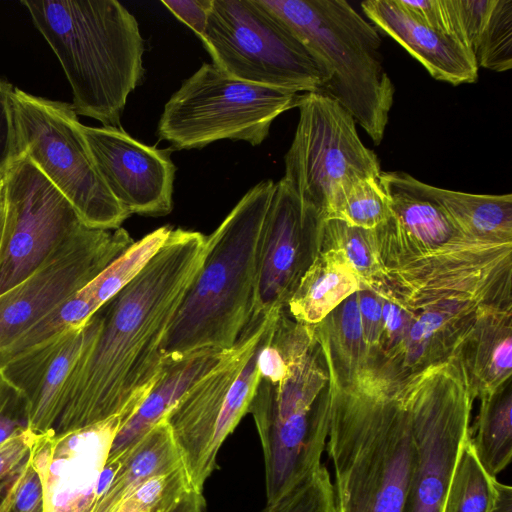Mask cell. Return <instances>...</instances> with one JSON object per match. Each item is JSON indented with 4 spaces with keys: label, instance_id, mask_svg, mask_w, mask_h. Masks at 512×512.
<instances>
[{
    "label": "cell",
    "instance_id": "1",
    "mask_svg": "<svg viewBox=\"0 0 512 512\" xmlns=\"http://www.w3.org/2000/svg\"><path fill=\"white\" fill-rule=\"evenodd\" d=\"M205 249L200 232L172 229L142 270L99 308L101 327L64 383L54 434L103 421L150 391L162 368L163 339Z\"/></svg>",
    "mask_w": 512,
    "mask_h": 512
},
{
    "label": "cell",
    "instance_id": "2",
    "mask_svg": "<svg viewBox=\"0 0 512 512\" xmlns=\"http://www.w3.org/2000/svg\"><path fill=\"white\" fill-rule=\"evenodd\" d=\"M58 58L77 115L120 127L129 94L144 75L136 18L116 0H22Z\"/></svg>",
    "mask_w": 512,
    "mask_h": 512
},
{
    "label": "cell",
    "instance_id": "3",
    "mask_svg": "<svg viewBox=\"0 0 512 512\" xmlns=\"http://www.w3.org/2000/svg\"><path fill=\"white\" fill-rule=\"evenodd\" d=\"M275 183L251 188L206 237L201 266L174 314L162 358L231 349L253 313L260 239Z\"/></svg>",
    "mask_w": 512,
    "mask_h": 512
},
{
    "label": "cell",
    "instance_id": "4",
    "mask_svg": "<svg viewBox=\"0 0 512 512\" xmlns=\"http://www.w3.org/2000/svg\"><path fill=\"white\" fill-rule=\"evenodd\" d=\"M300 41L322 72L319 93L336 100L379 145L394 86L379 51L381 39L344 0H259Z\"/></svg>",
    "mask_w": 512,
    "mask_h": 512
},
{
    "label": "cell",
    "instance_id": "5",
    "mask_svg": "<svg viewBox=\"0 0 512 512\" xmlns=\"http://www.w3.org/2000/svg\"><path fill=\"white\" fill-rule=\"evenodd\" d=\"M328 437L337 512H402L414 455L412 404L335 405Z\"/></svg>",
    "mask_w": 512,
    "mask_h": 512
},
{
    "label": "cell",
    "instance_id": "6",
    "mask_svg": "<svg viewBox=\"0 0 512 512\" xmlns=\"http://www.w3.org/2000/svg\"><path fill=\"white\" fill-rule=\"evenodd\" d=\"M270 342L283 355L287 372L275 382L259 377L248 408L263 450L267 503L321 466L331 412L316 404L317 385L304 358L301 329L278 327Z\"/></svg>",
    "mask_w": 512,
    "mask_h": 512
},
{
    "label": "cell",
    "instance_id": "7",
    "mask_svg": "<svg viewBox=\"0 0 512 512\" xmlns=\"http://www.w3.org/2000/svg\"><path fill=\"white\" fill-rule=\"evenodd\" d=\"M300 96L233 78L203 63L166 102L157 134L175 149H200L222 139L257 146L280 114L298 106Z\"/></svg>",
    "mask_w": 512,
    "mask_h": 512
},
{
    "label": "cell",
    "instance_id": "8",
    "mask_svg": "<svg viewBox=\"0 0 512 512\" xmlns=\"http://www.w3.org/2000/svg\"><path fill=\"white\" fill-rule=\"evenodd\" d=\"M22 154L73 206L90 228L116 229L130 216L99 174L71 104L14 87Z\"/></svg>",
    "mask_w": 512,
    "mask_h": 512
},
{
    "label": "cell",
    "instance_id": "9",
    "mask_svg": "<svg viewBox=\"0 0 512 512\" xmlns=\"http://www.w3.org/2000/svg\"><path fill=\"white\" fill-rule=\"evenodd\" d=\"M200 39L213 65L233 78L296 93L324 85L311 55L259 0H213Z\"/></svg>",
    "mask_w": 512,
    "mask_h": 512
},
{
    "label": "cell",
    "instance_id": "10",
    "mask_svg": "<svg viewBox=\"0 0 512 512\" xmlns=\"http://www.w3.org/2000/svg\"><path fill=\"white\" fill-rule=\"evenodd\" d=\"M277 311L252 315L223 359L164 417L194 490L203 492L207 479L218 468L220 448L248 413L253 392L246 384L234 381Z\"/></svg>",
    "mask_w": 512,
    "mask_h": 512
},
{
    "label": "cell",
    "instance_id": "11",
    "mask_svg": "<svg viewBox=\"0 0 512 512\" xmlns=\"http://www.w3.org/2000/svg\"><path fill=\"white\" fill-rule=\"evenodd\" d=\"M299 121L282 180L324 220L336 191L356 178L379 177L377 155L361 141L352 116L333 98L300 96Z\"/></svg>",
    "mask_w": 512,
    "mask_h": 512
},
{
    "label": "cell",
    "instance_id": "12",
    "mask_svg": "<svg viewBox=\"0 0 512 512\" xmlns=\"http://www.w3.org/2000/svg\"><path fill=\"white\" fill-rule=\"evenodd\" d=\"M134 243L122 227L81 224L24 279L0 294V352L74 296Z\"/></svg>",
    "mask_w": 512,
    "mask_h": 512
},
{
    "label": "cell",
    "instance_id": "13",
    "mask_svg": "<svg viewBox=\"0 0 512 512\" xmlns=\"http://www.w3.org/2000/svg\"><path fill=\"white\" fill-rule=\"evenodd\" d=\"M3 181L9 234L0 257V294L24 279L84 224L25 155L11 166Z\"/></svg>",
    "mask_w": 512,
    "mask_h": 512
},
{
    "label": "cell",
    "instance_id": "14",
    "mask_svg": "<svg viewBox=\"0 0 512 512\" xmlns=\"http://www.w3.org/2000/svg\"><path fill=\"white\" fill-rule=\"evenodd\" d=\"M149 392L121 412L93 425L63 433L39 434L30 460L42 484L44 512H92L113 440Z\"/></svg>",
    "mask_w": 512,
    "mask_h": 512
},
{
    "label": "cell",
    "instance_id": "15",
    "mask_svg": "<svg viewBox=\"0 0 512 512\" xmlns=\"http://www.w3.org/2000/svg\"><path fill=\"white\" fill-rule=\"evenodd\" d=\"M81 132L104 183L130 215L159 217L172 211L176 167L170 148L144 144L121 126L82 124Z\"/></svg>",
    "mask_w": 512,
    "mask_h": 512
},
{
    "label": "cell",
    "instance_id": "16",
    "mask_svg": "<svg viewBox=\"0 0 512 512\" xmlns=\"http://www.w3.org/2000/svg\"><path fill=\"white\" fill-rule=\"evenodd\" d=\"M324 221L282 179L275 183L261 233L252 315L281 310L289 301L298 285L304 242Z\"/></svg>",
    "mask_w": 512,
    "mask_h": 512
},
{
    "label": "cell",
    "instance_id": "17",
    "mask_svg": "<svg viewBox=\"0 0 512 512\" xmlns=\"http://www.w3.org/2000/svg\"><path fill=\"white\" fill-rule=\"evenodd\" d=\"M414 455L402 512H442L468 431L462 401L421 399L412 405Z\"/></svg>",
    "mask_w": 512,
    "mask_h": 512
},
{
    "label": "cell",
    "instance_id": "18",
    "mask_svg": "<svg viewBox=\"0 0 512 512\" xmlns=\"http://www.w3.org/2000/svg\"><path fill=\"white\" fill-rule=\"evenodd\" d=\"M101 323L98 309L85 325L68 328L1 365L7 379L26 399L27 426L32 432L53 430L64 383Z\"/></svg>",
    "mask_w": 512,
    "mask_h": 512
},
{
    "label": "cell",
    "instance_id": "19",
    "mask_svg": "<svg viewBox=\"0 0 512 512\" xmlns=\"http://www.w3.org/2000/svg\"><path fill=\"white\" fill-rule=\"evenodd\" d=\"M361 7L375 27L399 43L434 79L455 86L477 80L479 68L471 51L415 19L397 0H366Z\"/></svg>",
    "mask_w": 512,
    "mask_h": 512
},
{
    "label": "cell",
    "instance_id": "20",
    "mask_svg": "<svg viewBox=\"0 0 512 512\" xmlns=\"http://www.w3.org/2000/svg\"><path fill=\"white\" fill-rule=\"evenodd\" d=\"M228 350L204 348L177 358H162V368L154 385L116 434L107 459L120 457L163 420L189 388L217 365Z\"/></svg>",
    "mask_w": 512,
    "mask_h": 512
},
{
    "label": "cell",
    "instance_id": "21",
    "mask_svg": "<svg viewBox=\"0 0 512 512\" xmlns=\"http://www.w3.org/2000/svg\"><path fill=\"white\" fill-rule=\"evenodd\" d=\"M391 182L442 206L461 232L481 236H509L512 196L477 195L438 188L400 172H381Z\"/></svg>",
    "mask_w": 512,
    "mask_h": 512
},
{
    "label": "cell",
    "instance_id": "22",
    "mask_svg": "<svg viewBox=\"0 0 512 512\" xmlns=\"http://www.w3.org/2000/svg\"><path fill=\"white\" fill-rule=\"evenodd\" d=\"M118 458L121 459L120 465L96 500L92 512H112L125 497L148 479L183 465L165 419Z\"/></svg>",
    "mask_w": 512,
    "mask_h": 512
},
{
    "label": "cell",
    "instance_id": "23",
    "mask_svg": "<svg viewBox=\"0 0 512 512\" xmlns=\"http://www.w3.org/2000/svg\"><path fill=\"white\" fill-rule=\"evenodd\" d=\"M392 216L380 176L356 178L341 186L326 211V220L337 219L366 230L377 228Z\"/></svg>",
    "mask_w": 512,
    "mask_h": 512
},
{
    "label": "cell",
    "instance_id": "24",
    "mask_svg": "<svg viewBox=\"0 0 512 512\" xmlns=\"http://www.w3.org/2000/svg\"><path fill=\"white\" fill-rule=\"evenodd\" d=\"M352 273L341 266L316 267L297 285L288 304L301 321L318 322L356 289Z\"/></svg>",
    "mask_w": 512,
    "mask_h": 512
},
{
    "label": "cell",
    "instance_id": "25",
    "mask_svg": "<svg viewBox=\"0 0 512 512\" xmlns=\"http://www.w3.org/2000/svg\"><path fill=\"white\" fill-rule=\"evenodd\" d=\"M171 230L162 226L134 242L76 294L98 311L142 270L164 244Z\"/></svg>",
    "mask_w": 512,
    "mask_h": 512
},
{
    "label": "cell",
    "instance_id": "26",
    "mask_svg": "<svg viewBox=\"0 0 512 512\" xmlns=\"http://www.w3.org/2000/svg\"><path fill=\"white\" fill-rule=\"evenodd\" d=\"M494 479L480 464L469 433L455 464L442 512H486Z\"/></svg>",
    "mask_w": 512,
    "mask_h": 512
},
{
    "label": "cell",
    "instance_id": "27",
    "mask_svg": "<svg viewBox=\"0 0 512 512\" xmlns=\"http://www.w3.org/2000/svg\"><path fill=\"white\" fill-rule=\"evenodd\" d=\"M470 439L480 464L491 477L496 478L512 458L509 397L484 407L476 433Z\"/></svg>",
    "mask_w": 512,
    "mask_h": 512
},
{
    "label": "cell",
    "instance_id": "28",
    "mask_svg": "<svg viewBox=\"0 0 512 512\" xmlns=\"http://www.w3.org/2000/svg\"><path fill=\"white\" fill-rule=\"evenodd\" d=\"M95 312L96 309L89 302L75 294L24 330L4 348L0 352V364L68 328L85 325Z\"/></svg>",
    "mask_w": 512,
    "mask_h": 512
},
{
    "label": "cell",
    "instance_id": "29",
    "mask_svg": "<svg viewBox=\"0 0 512 512\" xmlns=\"http://www.w3.org/2000/svg\"><path fill=\"white\" fill-rule=\"evenodd\" d=\"M473 55L478 68L496 72L512 68V0H493Z\"/></svg>",
    "mask_w": 512,
    "mask_h": 512
},
{
    "label": "cell",
    "instance_id": "30",
    "mask_svg": "<svg viewBox=\"0 0 512 512\" xmlns=\"http://www.w3.org/2000/svg\"><path fill=\"white\" fill-rule=\"evenodd\" d=\"M192 489L182 465L145 481L112 512H169Z\"/></svg>",
    "mask_w": 512,
    "mask_h": 512
},
{
    "label": "cell",
    "instance_id": "31",
    "mask_svg": "<svg viewBox=\"0 0 512 512\" xmlns=\"http://www.w3.org/2000/svg\"><path fill=\"white\" fill-rule=\"evenodd\" d=\"M262 512H337L330 474L325 466L307 474Z\"/></svg>",
    "mask_w": 512,
    "mask_h": 512
},
{
    "label": "cell",
    "instance_id": "32",
    "mask_svg": "<svg viewBox=\"0 0 512 512\" xmlns=\"http://www.w3.org/2000/svg\"><path fill=\"white\" fill-rule=\"evenodd\" d=\"M14 86L0 77V180L22 156L13 104Z\"/></svg>",
    "mask_w": 512,
    "mask_h": 512
},
{
    "label": "cell",
    "instance_id": "33",
    "mask_svg": "<svg viewBox=\"0 0 512 512\" xmlns=\"http://www.w3.org/2000/svg\"><path fill=\"white\" fill-rule=\"evenodd\" d=\"M7 500V512H44L41 480L30 457L10 481Z\"/></svg>",
    "mask_w": 512,
    "mask_h": 512
},
{
    "label": "cell",
    "instance_id": "34",
    "mask_svg": "<svg viewBox=\"0 0 512 512\" xmlns=\"http://www.w3.org/2000/svg\"><path fill=\"white\" fill-rule=\"evenodd\" d=\"M452 4L458 38L473 54L490 14L493 0H452Z\"/></svg>",
    "mask_w": 512,
    "mask_h": 512
},
{
    "label": "cell",
    "instance_id": "35",
    "mask_svg": "<svg viewBox=\"0 0 512 512\" xmlns=\"http://www.w3.org/2000/svg\"><path fill=\"white\" fill-rule=\"evenodd\" d=\"M27 428L26 399L0 367V443Z\"/></svg>",
    "mask_w": 512,
    "mask_h": 512
},
{
    "label": "cell",
    "instance_id": "36",
    "mask_svg": "<svg viewBox=\"0 0 512 512\" xmlns=\"http://www.w3.org/2000/svg\"><path fill=\"white\" fill-rule=\"evenodd\" d=\"M397 1L415 19L458 40L451 0Z\"/></svg>",
    "mask_w": 512,
    "mask_h": 512
},
{
    "label": "cell",
    "instance_id": "37",
    "mask_svg": "<svg viewBox=\"0 0 512 512\" xmlns=\"http://www.w3.org/2000/svg\"><path fill=\"white\" fill-rule=\"evenodd\" d=\"M38 435L27 428L0 443V488L12 480L29 458Z\"/></svg>",
    "mask_w": 512,
    "mask_h": 512
},
{
    "label": "cell",
    "instance_id": "38",
    "mask_svg": "<svg viewBox=\"0 0 512 512\" xmlns=\"http://www.w3.org/2000/svg\"><path fill=\"white\" fill-rule=\"evenodd\" d=\"M162 4L201 38L213 0H162Z\"/></svg>",
    "mask_w": 512,
    "mask_h": 512
},
{
    "label": "cell",
    "instance_id": "39",
    "mask_svg": "<svg viewBox=\"0 0 512 512\" xmlns=\"http://www.w3.org/2000/svg\"><path fill=\"white\" fill-rule=\"evenodd\" d=\"M342 329L345 337L350 341H357L363 332L362 318L358 303L355 299L349 300L342 313Z\"/></svg>",
    "mask_w": 512,
    "mask_h": 512
},
{
    "label": "cell",
    "instance_id": "40",
    "mask_svg": "<svg viewBox=\"0 0 512 512\" xmlns=\"http://www.w3.org/2000/svg\"><path fill=\"white\" fill-rule=\"evenodd\" d=\"M360 314L366 335L374 338L375 329L382 317V308L378 301L369 295H363L360 300Z\"/></svg>",
    "mask_w": 512,
    "mask_h": 512
},
{
    "label": "cell",
    "instance_id": "41",
    "mask_svg": "<svg viewBox=\"0 0 512 512\" xmlns=\"http://www.w3.org/2000/svg\"><path fill=\"white\" fill-rule=\"evenodd\" d=\"M486 512H512V488L493 480L492 496Z\"/></svg>",
    "mask_w": 512,
    "mask_h": 512
},
{
    "label": "cell",
    "instance_id": "42",
    "mask_svg": "<svg viewBox=\"0 0 512 512\" xmlns=\"http://www.w3.org/2000/svg\"><path fill=\"white\" fill-rule=\"evenodd\" d=\"M443 318L438 313H426L421 316L411 329L413 340H422L430 336L437 328L441 326Z\"/></svg>",
    "mask_w": 512,
    "mask_h": 512
},
{
    "label": "cell",
    "instance_id": "43",
    "mask_svg": "<svg viewBox=\"0 0 512 512\" xmlns=\"http://www.w3.org/2000/svg\"><path fill=\"white\" fill-rule=\"evenodd\" d=\"M169 512H206L203 492L190 490Z\"/></svg>",
    "mask_w": 512,
    "mask_h": 512
},
{
    "label": "cell",
    "instance_id": "44",
    "mask_svg": "<svg viewBox=\"0 0 512 512\" xmlns=\"http://www.w3.org/2000/svg\"><path fill=\"white\" fill-rule=\"evenodd\" d=\"M511 350L512 346L510 339L501 342L497 346L493 354V363L498 369L505 370L511 368Z\"/></svg>",
    "mask_w": 512,
    "mask_h": 512
},
{
    "label": "cell",
    "instance_id": "45",
    "mask_svg": "<svg viewBox=\"0 0 512 512\" xmlns=\"http://www.w3.org/2000/svg\"><path fill=\"white\" fill-rule=\"evenodd\" d=\"M382 317L384 319L385 326L390 332L397 331L402 324L400 310L393 304L387 303L382 308Z\"/></svg>",
    "mask_w": 512,
    "mask_h": 512
},
{
    "label": "cell",
    "instance_id": "46",
    "mask_svg": "<svg viewBox=\"0 0 512 512\" xmlns=\"http://www.w3.org/2000/svg\"><path fill=\"white\" fill-rule=\"evenodd\" d=\"M9 234V223L6 212L5 197L0 203V257L4 251Z\"/></svg>",
    "mask_w": 512,
    "mask_h": 512
},
{
    "label": "cell",
    "instance_id": "47",
    "mask_svg": "<svg viewBox=\"0 0 512 512\" xmlns=\"http://www.w3.org/2000/svg\"><path fill=\"white\" fill-rule=\"evenodd\" d=\"M13 479V478H12ZM10 482L0 488V512H7V488Z\"/></svg>",
    "mask_w": 512,
    "mask_h": 512
},
{
    "label": "cell",
    "instance_id": "48",
    "mask_svg": "<svg viewBox=\"0 0 512 512\" xmlns=\"http://www.w3.org/2000/svg\"><path fill=\"white\" fill-rule=\"evenodd\" d=\"M3 179L0 180V203L3 201V199L5 197V189H4V181H3Z\"/></svg>",
    "mask_w": 512,
    "mask_h": 512
}]
</instances>
